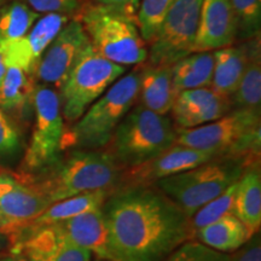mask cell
Wrapping results in <instances>:
<instances>
[{
  "label": "cell",
  "mask_w": 261,
  "mask_h": 261,
  "mask_svg": "<svg viewBox=\"0 0 261 261\" xmlns=\"http://www.w3.org/2000/svg\"><path fill=\"white\" fill-rule=\"evenodd\" d=\"M140 71L136 68L117 79L91 104L64 135L63 149L97 150L109 144L116 127L138 99Z\"/></svg>",
  "instance_id": "obj_3"
},
{
  "label": "cell",
  "mask_w": 261,
  "mask_h": 261,
  "mask_svg": "<svg viewBox=\"0 0 261 261\" xmlns=\"http://www.w3.org/2000/svg\"><path fill=\"white\" fill-rule=\"evenodd\" d=\"M97 3L104 5L115 6L117 9H121L127 15L133 17L137 21V12H138L140 0H96Z\"/></svg>",
  "instance_id": "obj_35"
},
{
  "label": "cell",
  "mask_w": 261,
  "mask_h": 261,
  "mask_svg": "<svg viewBox=\"0 0 261 261\" xmlns=\"http://www.w3.org/2000/svg\"><path fill=\"white\" fill-rule=\"evenodd\" d=\"M215 158H219V155L213 151L189 148L175 143L155 159L135 168L126 169L122 173V178L126 179L127 184H154L163 178L189 171Z\"/></svg>",
  "instance_id": "obj_14"
},
{
  "label": "cell",
  "mask_w": 261,
  "mask_h": 261,
  "mask_svg": "<svg viewBox=\"0 0 261 261\" xmlns=\"http://www.w3.org/2000/svg\"><path fill=\"white\" fill-rule=\"evenodd\" d=\"M6 70H8V62H6L4 48H3L2 44H0V83H2L3 77H4Z\"/></svg>",
  "instance_id": "obj_38"
},
{
  "label": "cell",
  "mask_w": 261,
  "mask_h": 261,
  "mask_svg": "<svg viewBox=\"0 0 261 261\" xmlns=\"http://www.w3.org/2000/svg\"><path fill=\"white\" fill-rule=\"evenodd\" d=\"M214 69V55L211 51L194 52L172 65V80L175 93L185 90L210 87Z\"/></svg>",
  "instance_id": "obj_25"
},
{
  "label": "cell",
  "mask_w": 261,
  "mask_h": 261,
  "mask_svg": "<svg viewBox=\"0 0 261 261\" xmlns=\"http://www.w3.org/2000/svg\"><path fill=\"white\" fill-rule=\"evenodd\" d=\"M39 173L37 181H28L52 204L86 192L114 190L122 180L123 169L109 151L73 149Z\"/></svg>",
  "instance_id": "obj_2"
},
{
  "label": "cell",
  "mask_w": 261,
  "mask_h": 261,
  "mask_svg": "<svg viewBox=\"0 0 261 261\" xmlns=\"http://www.w3.org/2000/svg\"><path fill=\"white\" fill-rule=\"evenodd\" d=\"M214 69L211 89L224 97H231L237 89L247 64V46H228L213 52Z\"/></svg>",
  "instance_id": "obj_24"
},
{
  "label": "cell",
  "mask_w": 261,
  "mask_h": 261,
  "mask_svg": "<svg viewBox=\"0 0 261 261\" xmlns=\"http://www.w3.org/2000/svg\"><path fill=\"white\" fill-rule=\"evenodd\" d=\"M173 2L174 0H140L137 12V24L146 44L154 40L163 17Z\"/></svg>",
  "instance_id": "obj_29"
},
{
  "label": "cell",
  "mask_w": 261,
  "mask_h": 261,
  "mask_svg": "<svg viewBox=\"0 0 261 261\" xmlns=\"http://www.w3.org/2000/svg\"><path fill=\"white\" fill-rule=\"evenodd\" d=\"M22 151L21 135L15 123L0 108V167L12 163Z\"/></svg>",
  "instance_id": "obj_31"
},
{
  "label": "cell",
  "mask_w": 261,
  "mask_h": 261,
  "mask_svg": "<svg viewBox=\"0 0 261 261\" xmlns=\"http://www.w3.org/2000/svg\"><path fill=\"white\" fill-rule=\"evenodd\" d=\"M90 42L79 19H73L58 33L35 69L39 80L60 89L80 52Z\"/></svg>",
  "instance_id": "obj_11"
},
{
  "label": "cell",
  "mask_w": 261,
  "mask_h": 261,
  "mask_svg": "<svg viewBox=\"0 0 261 261\" xmlns=\"http://www.w3.org/2000/svg\"><path fill=\"white\" fill-rule=\"evenodd\" d=\"M40 17L27 4L15 2L0 11V42L22 39Z\"/></svg>",
  "instance_id": "obj_27"
},
{
  "label": "cell",
  "mask_w": 261,
  "mask_h": 261,
  "mask_svg": "<svg viewBox=\"0 0 261 261\" xmlns=\"http://www.w3.org/2000/svg\"><path fill=\"white\" fill-rule=\"evenodd\" d=\"M231 261H261L260 232L253 234L240 249L231 255Z\"/></svg>",
  "instance_id": "obj_34"
},
{
  "label": "cell",
  "mask_w": 261,
  "mask_h": 261,
  "mask_svg": "<svg viewBox=\"0 0 261 261\" xmlns=\"http://www.w3.org/2000/svg\"><path fill=\"white\" fill-rule=\"evenodd\" d=\"M236 23L230 0H203L194 52L232 46Z\"/></svg>",
  "instance_id": "obj_17"
},
{
  "label": "cell",
  "mask_w": 261,
  "mask_h": 261,
  "mask_svg": "<svg viewBox=\"0 0 261 261\" xmlns=\"http://www.w3.org/2000/svg\"><path fill=\"white\" fill-rule=\"evenodd\" d=\"M34 128L24 152L28 172H41L61 158L65 135L60 94L47 85H38L33 93Z\"/></svg>",
  "instance_id": "obj_9"
},
{
  "label": "cell",
  "mask_w": 261,
  "mask_h": 261,
  "mask_svg": "<svg viewBox=\"0 0 261 261\" xmlns=\"http://www.w3.org/2000/svg\"><path fill=\"white\" fill-rule=\"evenodd\" d=\"M94 261H109V260H103V259H96Z\"/></svg>",
  "instance_id": "obj_40"
},
{
  "label": "cell",
  "mask_w": 261,
  "mask_h": 261,
  "mask_svg": "<svg viewBox=\"0 0 261 261\" xmlns=\"http://www.w3.org/2000/svg\"><path fill=\"white\" fill-rule=\"evenodd\" d=\"M79 21L91 44L107 60L127 67L148 58L137 21L121 9L97 3L84 9Z\"/></svg>",
  "instance_id": "obj_6"
},
{
  "label": "cell",
  "mask_w": 261,
  "mask_h": 261,
  "mask_svg": "<svg viewBox=\"0 0 261 261\" xmlns=\"http://www.w3.org/2000/svg\"><path fill=\"white\" fill-rule=\"evenodd\" d=\"M50 205L47 198L28 180L0 169V211L21 232Z\"/></svg>",
  "instance_id": "obj_15"
},
{
  "label": "cell",
  "mask_w": 261,
  "mask_h": 261,
  "mask_svg": "<svg viewBox=\"0 0 261 261\" xmlns=\"http://www.w3.org/2000/svg\"><path fill=\"white\" fill-rule=\"evenodd\" d=\"M231 213L247 227L250 236L259 232L261 226V173L259 163L255 161L248 163L237 180Z\"/></svg>",
  "instance_id": "obj_19"
},
{
  "label": "cell",
  "mask_w": 261,
  "mask_h": 261,
  "mask_svg": "<svg viewBox=\"0 0 261 261\" xmlns=\"http://www.w3.org/2000/svg\"><path fill=\"white\" fill-rule=\"evenodd\" d=\"M127 67L107 60L91 41L80 52L60 87L62 115L75 122L89 107L126 73Z\"/></svg>",
  "instance_id": "obj_8"
},
{
  "label": "cell",
  "mask_w": 261,
  "mask_h": 261,
  "mask_svg": "<svg viewBox=\"0 0 261 261\" xmlns=\"http://www.w3.org/2000/svg\"><path fill=\"white\" fill-rule=\"evenodd\" d=\"M230 108L228 97L214 92L211 87H202L179 92L171 113L177 126L188 129L220 119Z\"/></svg>",
  "instance_id": "obj_16"
},
{
  "label": "cell",
  "mask_w": 261,
  "mask_h": 261,
  "mask_svg": "<svg viewBox=\"0 0 261 261\" xmlns=\"http://www.w3.org/2000/svg\"><path fill=\"white\" fill-rule=\"evenodd\" d=\"M57 225L70 238V241L89 250L96 259L112 261L109 238L102 208L85 212Z\"/></svg>",
  "instance_id": "obj_18"
},
{
  "label": "cell",
  "mask_w": 261,
  "mask_h": 261,
  "mask_svg": "<svg viewBox=\"0 0 261 261\" xmlns=\"http://www.w3.org/2000/svg\"><path fill=\"white\" fill-rule=\"evenodd\" d=\"M230 4L236 23V39L250 40L259 37L261 0H230Z\"/></svg>",
  "instance_id": "obj_28"
},
{
  "label": "cell",
  "mask_w": 261,
  "mask_h": 261,
  "mask_svg": "<svg viewBox=\"0 0 261 261\" xmlns=\"http://www.w3.org/2000/svg\"><path fill=\"white\" fill-rule=\"evenodd\" d=\"M175 96L172 67L151 65L140 71L138 98L146 109L160 115H167L171 113Z\"/></svg>",
  "instance_id": "obj_20"
},
{
  "label": "cell",
  "mask_w": 261,
  "mask_h": 261,
  "mask_svg": "<svg viewBox=\"0 0 261 261\" xmlns=\"http://www.w3.org/2000/svg\"><path fill=\"white\" fill-rule=\"evenodd\" d=\"M102 212L112 261H163L192 238L190 218L154 184L119 185Z\"/></svg>",
  "instance_id": "obj_1"
},
{
  "label": "cell",
  "mask_w": 261,
  "mask_h": 261,
  "mask_svg": "<svg viewBox=\"0 0 261 261\" xmlns=\"http://www.w3.org/2000/svg\"><path fill=\"white\" fill-rule=\"evenodd\" d=\"M11 238H10L8 234L5 232H3V231H0V252H3V250L8 249L10 247V244H11Z\"/></svg>",
  "instance_id": "obj_39"
},
{
  "label": "cell",
  "mask_w": 261,
  "mask_h": 261,
  "mask_svg": "<svg viewBox=\"0 0 261 261\" xmlns=\"http://www.w3.org/2000/svg\"><path fill=\"white\" fill-rule=\"evenodd\" d=\"M247 46V64L237 89L231 94L230 103L234 109L260 110L261 102V57L259 37L250 39Z\"/></svg>",
  "instance_id": "obj_23"
},
{
  "label": "cell",
  "mask_w": 261,
  "mask_h": 261,
  "mask_svg": "<svg viewBox=\"0 0 261 261\" xmlns=\"http://www.w3.org/2000/svg\"><path fill=\"white\" fill-rule=\"evenodd\" d=\"M3 256V253L2 252H0V257H2Z\"/></svg>",
  "instance_id": "obj_41"
},
{
  "label": "cell",
  "mask_w": 261,
  "mask_h": 261,
  "mask_svg": "<svg viewBox=\"0 0 261 261\" xmlns=\"http://www.w3.org/2000/svg\"><path fill=\"white\" fill-rule=\"evenodd\" d=\"M236 184L237 181L233 185H231L230 188L226 189L223 194L213 198V200L208 202L207 204H204L203 207L196 212L194 217L190 219L192 234H194L195 231L200 230L201 227L207 226V225L214 223V221L223 218L224 215L230 214L232 212Z\"/></svg>",
  "instance_id": "obj_30"
},
{
  "label": "cell",
  "mask_w": 261,
  "mask_h": 261,
  "mask_svg": "<svg viewBox=\"0 0 261 261\" xmlns=\"http://www.w3.org/2000/svg\"><path fill=\"white\" fill-rule=\"evenodd\" d=\"M163 261H231V255L218 252L198 241H185Z\"/></svg>",
  "instance_id": "obj_32"
},
{
  "label": "cell",
  "mask_w": 261,
  "mask_h": 261,
  "mask_svg": "<svg viewBox=\"0 0 261 261\" xmlns=\"http://www.w3.org/2000/svg\"><path fill=\"white\" fill-rule=\"evenodd\" d=\"M250 161L241 156H219L189 171L154 182L189 218L233 185Z\"/></svg>",
  "instance_id": "obj_5"
},
{
  "label": "cell",
  "mask_w": 261,
  "mask_h": 261,
  "mask_svg": "<svg viewBox=\"0 0 261 261\" xmlns=\"http://www.w3.org/2000/svg\"><path fill=\"white\" fill-rule=\"evenodd\" d=\"M250 237L247 227L232 213L224 215L192 234V238L200 243L226 254L236 252Z\"/></svg>",
  "instance_id": "obj_22"
},
{
  "label": "cell",
  "mask_w": 261,
  "mask_h": 261,
  "mask_svg": "<svg viewBox=\"0 0 261 261\" xmlns=\"http://www.w3.org/2000/svg\"><path fill=\"white\" fill-rule=\"evenodd\" d=\"M177 144L213 151L219 156L249 159L259 155L260 110L234 109L220 119L188 129H177Z\"/></svg>",
  "instance_id": "obj_7"
},
{
  "label": "cell",
  "mask_w": 261,
  "mask_h": 261,
  "mask_svg": "<svg viewBox=\"0 0 261 261\" xmlns=\"http://www.w3.org/2000/svg\"><path fill=\"white\" fill-rule=\"evenodd\" d=\"M112 191L113 190H98L86 192V194L76 195L73 197L55 202V203L48 205L39 217L32 220L22 231H31L35 230V228L48 226V225L63 223L70 218L85 213V212L102 208L103 203Z\"/></svg>",
  "instance_id": "obj_21"
},
{
  "label": "cell",
  "mask_w": 261,
  "mask_h": 261,
  "mask_svg": "<svg viewBox=\"0 0 261 261\" xmlns=\"http://www.w3.org/2000/svg\"><path fill=\"white\" fill-rule=\"evenodd\" d=\"M177 136L167 115H160L139 104L116 127L109 154L126 171L161 155L177 143Z\"/></svg>",
  "instance_id": "obj_4"
},
{
  "label": "cell",
  "mask_w": 261,
  "mask_h": 261,
  "mask_svg": "<svg viewBox=\"0 0 261 261\" xmlns=\"http://www.w3.org/2000/svg\"><path fill=\"white\" fill-rule=\"evenodd\" d=\"M0 261H29V260L24 256V254L22 253L21 250H18L17 248H14L9 255H3L0 257Z\"/></svg>",
  "instance_id": "obj_37"
},
{
  "label": "cell",
  "mask_w": 261,
  "mask_h": 261,
  "mask_svg": "<svg viewBox=\"0 0 261 261\" xmlns=\"http://www.w3.org/2000/svg\"><path fill=\"white\" fill-rule=\"evenodd\" d=\"M27 5L38 14H61L69 16L80 8L79 0H25Z\"/></svg>",
  "instance_id": "obj_33"
},
{
  "label": "cell",
  "mask_w": 261,
  "mask_h": 261,
  "mask_svg": "<svg viewBox=\"0 0 261 261\" xmlns=\"http://www.w3.org/2000/svg\"><path fill=\"white\" fill-rule=\"evenodd\" d=\"M203 0H174L163 17L158 34L150 42L151 65L172 67L194 54Z\"/></svg>",
  "instance_id": "obj_10"
},
{
  "label": "cell",
  "mask_w": 261,
  "mask_h": 261,
  "mask_svg": "<svg viewBox=\"0 0 261 261\" xmlns=\"http://www.w3.org/2000/svg\"><path fill=\"white\" fill-rule=\"evenodd\" d=\"M28 73L15 65H9L0 83V108L5 113L24 109L33 100L34 87Z\"/></svg>",
  "instance_id": "obj_26"
},
{
  "label": "cell",
  "mask_w": 261,
  "mask_h": 261,
  "mask_svg": "<svg viewBox=\"0 0 261 261\" xmlns=\"http://www.w3.org/2000/svg\"><path fill=\"white\" fill-rule=\"evenodd\" d=\"M15 248L29 261H92V254L75 244L57 224L21 231Z\"/></svg>",
  "instance_id": "obj_13"
},
{
  "label": "cell",
  "mask_w": 261,
  "mask_h": 261,
  "mask_svg": "<svg viewBox=\"0 0 261 261\" xmlns=\"http://www.w3.org/2000/svg\"><path fill=\"white\" fill-rule=\"evenodd\" d=\"M68 17L69 16L61 14H45L37 19L22 39L0 42L4 48L8 67L15 65L28 74L34 73L44 52L69 22Z\"/></svg>",
  "instance_id": "obj_12"
},
{
  "label": "cell",
  "mask_w": 261,
  "mask_h": 261,
  "mask_svg": "<svg viewBox=\"0 0 261 261\" xmlns=\"http://www.w3.org/2000/svg\"><path fill=\"white\" fill-rule=\"evenodd\" d=\"M3 2H4V0H0V4H2V3H3Z\"/></svg>",
  "instance_id": "obj_42"
},
{
  "label": "cell",
  "mask_w": 261,
  "mask_h": 261,
  "mask_svg": "<svg viewBox=\"0 0 261 261\" xmlns=\"http://www.w3.org/2000/svg\"><path fill=\"white\" fill-rule=\"evenodd\" d=\"M0 231L5 232L8 236L11 238V242H12V236H17L19 233L18 227L16 226L14 223H11L8 218L3 214V212L0 211Z\"/></svg>",
  "instance_id": "obj_36"
}]
</instances>
